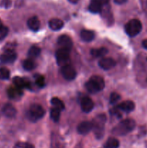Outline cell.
Returning a JSON list of instances; mask_svg holds the SVG:
<instances>
[{
  "label": "cell",
  "instance_id": "obj_1",
  "mask_svg": "<svg viewBox=\"0 0 147 148\" xmlns=\"http://www.w3.org/2000/svg\"><path fill=\"white\" fill-rule=\"evenodd\" d=\"M135 126H136V124L133 119H126L117 124L112 130V133L117 136L126 135L127 134L131 132L135 129Z\"/></svg>",
  "mask_w": 147,
  "mask_h": 148
},
{
  "label": "cell",
  "instance_id": "obj_2",
  "mask_svg": "<svg viewBox=\"0 0 147 148\" xmlns=\"http://www.w3.org/2000/svg\"><path fill=\"white\" fill-rule=\"evenodd\" d=\"M107 121L105 114H99L92 121V130L95 137L98 140L102 138L105 134V125Z\"/></svg>",
  "mask_w": 147,
  "mask_h": 148
},
{
  "label": "cell",
  "instance_id": "obj_3",
  "mask_svg": "<svg viewBox=\"0 0 147 148\" xmlns=\"http://www.w3.org/2000/svg\"><path fill=\"white\" fill-rule=\"evenodd\" d=\"M85 88L90 93H97L105 88V81L100 76L94 75L85 84Z\"/></svg>",
  "mask_w": 147,
  "mask_h": 148
},
{
  "label": "cell",
  "instance_id": "obj_4",
  "mask_svg": "<svg viewBox=\"0 0 147 148\" xmlns=\"http://www.w3.org/2000/svg\"><path fill=\"white\" fill-rule=\"evenodd\" d=\"M44 108L40 105L37 103L32 104L27 112V117L30 121L35 122L43 118L45 115Z\"/></svg>",
  "mask_w": 147,
  "mask_h": 148
},
{
  "label": "cell",
  "instance_id": "obj_5",
  "mask_svg": "<svg viewBox=\"0 0 147 148\" xmlns=\"http://www.w3.org/2000/svg\"><path fill=\"white\" fill-rule=\"evenodd\" d=\"M142 30V24L138 19H133L128 21L125 25V31L130 37H135Z\"/></svg>",
  "mask_w": 147,
  "mask_h": 148
},
{
  "label": "cell",
  "instance_id": "obj_6",
  "mask_svg": "<svg viewBox=\"0 0 147 148\" xmlns=\"http://www.w3.org/2000/svg\"><path fill=\"white\" fill-rule=\"evenodd\" d=\"M70 51L65 49H59L56 53V59L58 64L60 66H64L69 64L70 62V56H69Z\"/></svg>",
  "mask_w": 147,
  "mask_h": 148
},
{
  "label": "cell",
  "instance_id": "obj_7",
  "mask_svg": "<svg viewBox=\"0 0 147 148\" xmlns=\"http://www.w3.org/2000/svg\"><path fill=\"white\" fill-rule=\"evenodd\" d=\"M61 72L65 79L68 81H71L76 78V72L74 68L70 64L66 65L64 66H62L61 69Z\"/></svg>",
  "mask_w": 147,
  "mask_h": 148
},
{
  "label": "cell",
  "instance_id": "obj_8",
  "mask_svg": "<svg viewBox=\"0 0 147 148\" xmlns=\"http://www.w3.org/2000/svg\"><path fill=\"white\" fill-rule=\"evenodd\" d=\"M58 44L61 47V49H67L70 51L73 46V42L71 38L67 35H62L58 38Z\"/></svg>",
  "mask_w": 147,
  "mask_h": 148
},
{
  "label": "cell",
  "instance_id": "obj_9",
  "mask_svg": "<svg viewBox=\"0 0 147 148\" xmlns=\"http://www.w3.org/2000/svg\"><path fill=\"white\" fill-rule=\"evenodd\" d=\"M17 59V54L14 51H4L0 56V62L4 64H12Z\"/></svg>",
  "mask_w": 147,
  "mask_h": 148
},
{
  "label": "cell",
  "instance_id": "obj_10",
  "mask_svg": "<svg viewBox=\"0 0 147 148\" xmlns=\"http://www.w3.org/2000/svg\"><path fill=\"white\" fill-rule=\"evenodd\" d=\"M116 64V62L112 58L104 57L99 61V66L104 70H110Z\"/></svg>",
  "mask_w": 147,
  "mask_h": 148
},
{
  "label": "cell",
  "instance_id": "obj_11",
  "mask_svg": "<svg viewBox=\"0 0 147 148\" xmlns=\"http://www.w3.org/2000/svg\"><path fill=\"white\" fill-rule=\"evenodd\" d=\"M80 106L82 111L85 113H89L94 108L93 101L89 97H84L81 99Z\"/></svg>",
  "mask_w": 147,
  "mask_h": 148
},
{
  "label": "cell",
  "instance_id": "obj_12",
  "mask_svg": "<svg viewBox=\"0 0 147 148\" xmlns=\"http://www.w3.org/2000/svg\"><path fill=\"white\" fill-rule=\"evenodd\" d=\"M92 130V123L90 121H83L77 127V132L79 134L85 135Z\"/></svg>",
  "mask_w": 147,
  "mask_h": 148
},
{
  "label": "cell",
  "instance_id": "obj_13",
  "mask_svg": "<svg viewBox=\"0 0 147 148\" xmlns=\"http://www.w3.org/2000/svg\"><path fill=\"white\" fill-rule=\"evenodd\" d=\"M2 113L7 118H14L17 114V110L14 106L10 103H7L2 108Z\"/></svg>",
  "mask_w": 147,
  "mask_h": 148
},
{
  "label": "cell",
  "instance_id": "obj_14",
  "mask_svg": "<svg viewBox=\"0 0 147 148\" xmlns=\"http://www.w3.org/2000/svg\"><path fill=\"white\" fill-rule=\"evenodd\" d=\"M117 108L125 113H130L135 109V103L131 101H125L121 103Z\"/></svg>",
  "mask_w": 147,
  "mask_h": 148
},
{
  "label": "cell",
  "instance_id": "obj_15",
  "mask_svg": "<svg viewBox=\"0 0 147 148\" xmlns=\"http://www.w3.org/2000/svg\"><path fill=\"white\" fill-rule=\"evenodd\" d=\"M7 95L10 99H12L14 101H18L22 96V92L21 89L16 88H10L7 90Z\"/></svg>",
  "mask_w": 147,
  "mask_h": 148
},
{
  "label": "cell",
  "instance_id": "obj_16",
  "mask_svg": "<svg viewBox=\"0 0 147 148\" xmlns=\"http://www.w3.org/2000/svg\"><path fill=\"white\" fill-rule=\"evenodd\" d=\"M48 25L51 30L57 31V30H60L61 29L63 28L64 24H63V22L60 19L53 18L49 20Z\"/></svg>",
  "mask_w": 147,
  "mask_h": 148
},
{
  "label": "cell",
  "instance_id": "obj_17",
  "mask_svg": "<svg viewBox=\"0 0 147 148\" xmlns=\"http://www.w3.org/2000/svg\"><path fill=\"white\" fill-rule=\"evenodd\" d=\"M27 26L33 31H37L40 28V21L36 16H33L27 20Z\"/></svg>",
  "mask_w": 147,
  "mask_h": 148
},
{
  "label": "cell",
  "instance_id": "obj_18",
  "mask_svg": "<svg viewBox=\"0 0 147 148\" xmlns=\"http://www.w3.org/2000/svg\"><path fill=\"white\" fill-rule=\"evenodd\" d=\"M80 37L84 41L90 42L94 40L95 37V34L92 30H82L80 33Z\"/></svg>",
  "mask_w": 147,
  "mask_h": 148
},
{
  "label": "cell",
  "instance_id": "obj_19",
  "mask_svg": "<svg viewBox=\"0 0 147 148\" xmlns=\"http://www.w3.org/2000/svg\"><path fill=\"white\" fill-rule=\"evenodd\" d=\"M102 9V5L97 1V0H92L89 5V12L92 13H99L100 12Z\"/></svg>",
  "mask_w": 147,
  "mask_h": 148
},
{
  "label": "cell",
  "instance_id": "obj_20",
  "mask_svg": "<svg viewBox=\"0 0 147 148\" xmlns=\"http://www.w3.org/2000/svg\"><path fill=\"white\" fill-rule=\"evenodd\" d=\"M90 53L94 57H103L108 53V50L105 47L99 48V49H93L91 50Z\"/></svg>",
  "mask_w": 147,
  "mask_h": 148
},
{
  "label": "cell",
  "instance_id": "obj_21",
  "mask_svg": "<svg viewBox=\"0 0 147 148\" xmlns=\"http://www.w3.org/2000/svg\"><path fill=\"white\" fill-rule=\"evenodd\" d=\"M13 83L16 88L21 90L27 87V84L26 83L25 80L20 77H14L13 78Z\"/></svg>",
  "mask_w": 147,
  "mask_h": 148
},
{
  "label": "cell",
  "instance_id": "obj_22",
  "mask_svg": "<svg viewBox=\"0 0 147 148\" xmlns=\"http://www.w3.org/2000/svg\"><path fill=\"white\" fill-rule=\"evenodd\" d=\"M120 146V143L117 139L114 137H110L106 141L104 145V148H118Z\"/></svg>",
  "mask_w": 147,
  "mask_h": 148
},
{
  "label": "cell",
  "instance_id": "obj_23",
  "mask_svg": "<svg viewBox=\"0 0 147 148\" xmlns=\"http://www.w3.org/2000/svg\"><path fill=\"white\" fill-rule=\"evenodd\" d=\"M40 49L37 46H33L32 47H30V49L28 51V57L30 59H36L37 56L40 55Z\"/></svg>",
  "mask_w": 147,
  "mask_h": 148
},
{
  "label": "cell",
  "instance_id": "obj_24",
  "mask_svg": "<svg viewBox=\"0 0 147 148\" xmlns=\"http://www.w3.org/2000/svg\"><path fill=\"white\" fill-rule=\"evenodd\" d=\"M50 103L52 104L53 108H57V109L60 110L61 111H63V110L65 108V106L63 101L58 98H52V99L50 100Z\"/></svg>",
  "mask_w": 147,
  "mask_h": 148
},
{
  "label": "cell",
  "instance_id": "obj_25",
  "mask_svg": "<svg viewBox=\"0 0 147 148\" xmlns=\"http://www.w3.org/2000/svg\"><path fill=\"white\" fill-rule=\"evenodd\" d=\"M22 66H23V68H24V70L31 71L35 68L36 64H35V62L33 61V59H27L23 62Z\"/></svg>",
  "mask_w": 147,
  "mask_h": 148
},
{
  "label": "cell",
  "instance_id": "obj_26",
  "mask_svg": "<svg viewBox=\"0 0 147 148\" xmlns=\"http://www.w3.org/2000/svg\"><path fill=\"white\" fill-rule=\"evenodd\" d=\"M50 119H51L54 122H58V121H59V119H60L61 111L60 110L57 109V108H53L50 110Z\"/></svg>",
  "mask_w": 147,
  "mask_h": 148
},
{
  "label": "cell",
  "instance_id": "obj_27",
  "mask_svg": "<svg viewBox=\"0 0 147 148\" xmlns=\"http://www.w3.org/2000/svg\"><path fill=\"white\" fill-rule=\"evenodd\" d=\"M50 148H65V144L58 137H52Z\"/></svg>",
  "mask_w": 147,
  "mask_h": 148
},
{
  "label": "cell",
  "instance_id": "obj_28",
  "mask_svg": "<svg viewBox=\"0 0 147 148\" xmlns=\"http://www.w3.org/2000/svg\"><path fill=\"white\" fill-rule=\"evenodd\" d=\"M10 76V72L7 68H0V79H8Z\"/></svg>",
  "mask_w": 147,
  "mask_h": 148
},
{
  "label": "cell",
  "instance_id": "obj_29",
  "mask_svg": "<svg viewBox=\"0 0 147 148\" xmlns=\"http://www.w3.org/2000/svg\"><path fill=\"white\" fill-rule=\"evenodd\" d=\"M9 33V29L8 27L4 26V25L0 27V40H3L4 38H5L6 36H7Z\"/></svg>",
  "mask_w": 147,
  "mask_h": 148
},
{
  "label": "cell",
  "instance_id": "obj_30",
  "mask_svg": "<svg viewBox=\"0 0 147 148\" xmlns=\"http://www.w3.org/2000/svg\"><path fill=\"white\" fill-rule=\"evenodd\" d=\"M120 99V95L117 92H112L110 96V103L115 104Z\"/></svg>",
  "mask_w": 147,
  "mask_h": 148
},
{
  "label": "cell",
  "instance_id": "obj_31",
  "mask_svg": "<svg viewBox=\"0 0 147 148\" xmlns=\"http://www.w3.org/2000/svg\"><path fill=\"white\" fill-rule=\"evenodd\" d=\"M13 148H35L32 144L27 143H17Z\"/></svg>",
  "mask_w": 147,
  "mask_h": 148
},
{
  "label": "cell",
  "instance_id": "obj_32",
  "mask_svg": "<svg viewBox=\"0 0 147 148\" xmlns=\"http://www.w3.org/2000/svg\"><path fill=\"white\" fill-rule=\"evenodd\" d=\"M35 83L39 88H43L45 85V79L41 75H38L35 78Z\"/></svg>",
  "mask_w": 147,
  "mask_h": 148
},
{
  "label": "cell",
  "instance_id": "obj_33",
  "mask_svg": "<svg viewBox=\"0 0 147 148\" xmlns=\"http://www.w3.org/2000/svg\"><path fill=\"white\" fill-rule=\"evenodd\" d=\"M12 0H1L0 2V7H4L5 9L10 8L12 6Z\"/></svg>",
  "mask_w": 147,
  "mask_h": 148
},
{
  "label": "cell",
  "instance_id": "obj_34",
  "mask_svg": "<svg viewBox=\"0 0 147 148\" xmlns=\"http://www.w3.org/2000/svg\"><path fill=\"white\" fill-rule=\"evenodd\" d=\"M140 1H141L142 9L144 10V12H147V0H140Z\"/></svg>",
  "mask_w": 147,
  "mask_h": 148
},
{
  "label": "cell",
  "instance_id": "obj_35",
  "mask_svg": "<svg viewBox=\"0 0 147 148\" xmlns=\"http://www.w3.org/2000/svg\"><path fill=\"white\" fill-rule=\"evenodd\" d=\"M97 1H99V2L102 4V7H103V6L108 5V3H109V1H110V0H97Z\"/></svg>",
  "mask_w": 147,
  "mask_h": 148
},
{
  "label": "cell",
  "instance_id": "obj_36",
  "mask_svg": "<svg viewBox=\"0 0 147 148\" xmlns=\"http://www.w3.org/2000/svg\"><path fill=\"white\" fill-rule=\"evenodd\" d=\"M128 0H114V2L117 4H122L125 3Z\"/></svg>",
  "mask_w": 147,
  "mask_h": 148
},
{
  "label": "cell",
  "instance_id": "obj_37",
  "mask_svg": "<svg viewBox=\"0 0 147 148\" xmlns=\"http://www.w3.org/2000/svg\"><path fill=\"white\" fill-rule=\"evenodd\" d=\"M142 46L144 48V49L147 50V39H145V40H143Z\"/></svg>",
  "mask_w": 147,
  "mask_h": 148
},
{
  "label": "cell",
  "instance_id": "obj_38",
  "mask_svg": "<svg viewBox=\"0 0 147 148\" xmlns=\"http://www.w3.org/2000/svg\"><path fill=\"white\" fill-rule=\"evenodd\" d=\"M69 1H71V3H76L79 0H69Z\"/></svg>",
  "mask_w": 147,
  "mask_h": 148
},
{
  "label": "cell",
  "instance_id": "obj_39",
  "mask_svg": "<svg viewBox=\"0 0 147 148\" xmlns=\"http://www.w3.org/2000/svg\"><path fill=\"white\" fill-rule=\"evenodd\" d=\"M2 22H1V19H0V27H1V25H2Z\"/></svg>",
  "mask_w": 147,
  "mask_h": 148
},
{
  "label": "cell",
  "instance_id": "obj_40",
  "mask_svg": "<svg viewBox=\"0 0 147 148\" xmlns=\"http://www.w3.org/2000/svg\"><path fill=\"white\" fill-rule=\"evenodd\" d=\"M146 148H147V142L146 143Z\"/></svg>",
  "mask_w": 147,
  "mask_h": 148
}]
</instances>
